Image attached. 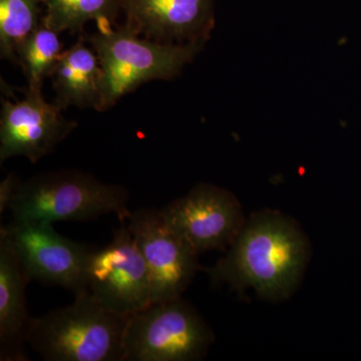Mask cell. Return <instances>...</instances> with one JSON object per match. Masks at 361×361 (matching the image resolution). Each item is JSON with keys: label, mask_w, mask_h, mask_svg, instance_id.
<instances>
[{"label": "cell", "mask_w": 361, "mask_h": 361, "mask_svg": "<svg viewBox=\"0 0 361 361\" xmlns=\"http://www.w3.org/2000/svg\"><path fill=\"white\" fill-rule=\"evenodd\" d=\"M310 255V240L295 221L262 210L245 221L209 275L213 284L240 292L252 288L262 298L282 300L300 283Z\"/></svg>", "instance_id": "1"}, {"label": "cell", "mask_w": 361, "mask_h": 361, "mask_svg": "<svg viewBox=\"0 0 361 361\" xmlns=\"http://www.w3.org/2000/svg\"><path fill=\"white\" fill-rule=\"evenodd\" d=\"M128 318L85 290L71 305L32 317L26 343L47 361H123Z\"/></svg>", "instance_id": "2"}, {"label": "cell", "mask_w": 361, "mask_h": 361, "mask_svg": "<svg viewBox=\"0 0 361 361\" xmlns=\"http://www.w3.org/2000/svg\"><path fill=\"white\" fill-rule=\"evenodd\" d=\"M129 194L118 185L106 184L78 171L42 173L20 182L9 210L13 222H89L115 214L130 219Z\"/></svg>", "instance_id": "3"}, {"label": "cell", "mask_w": 361, "mask_h": 361, "mask_svg": "<svg viewBox=\"0 0 361 361\" xmlns=\"http://www.w3.org/2000/svg\"><path fill=\"white\" fill-rule=\"evenodd\" d=\"M99 32L90 37L102 68L99 111L109 110L121 97L145 82L171 80L201 51V44H163L141 39L127 26L113 30L99 21Z\"/></svg>", "instance_id": "4"}, {"label": "cell", "mask_w": 361, "mask_h": 361, "mask_svg": "<svg viewBox=\"0 0 361 361\" xmlns=\"http://www.w3.org/2000/svg\"><path fill=\"white\" fill-rule=\"evenodd\" d=\"M215 341L198 311L182 298L151 303L129 316L123 361H195Z\"/></svg>", "instance_id": "5"}, {"label": "cell", "mask_w": 361, "mask_h": 361, "mask_svg": "<svg viewBox=\"0 0 361 361\" xmlns=\"http://www.w3.org/2000/svg\"><path fill=\"white\" fill-rule=\"evenodd\" d=\"M87 289L104 308L128 317L152 303L149 269L129 226H121L110 243L92 250Z\"/></svg>", "instance_id": "6"}, {"label": "cell", "mask_w": 361, "mask_h": 361, "mask_svg": "<svg viewBox=\"0 0 361 361\" xmlns=\"http://www.w3.org/2000/svg\"><path fill=\"white\" fill-rule=\"evenodd\" d=\"M128 221L149 269L152 303L182 296L200 269L198 254L171 227L161 210L140 209Z\"/></svg>", "instance_id": "7"}, {"label": "cell", "mask_w": 361, "mask_h": 361, "mask_svg": "<svg viewBox=\"0 0 361 361\" xmlns=\"http://www.w3.org/2000/svg\"><path fill=\"white\" fill-rule=\"evenodd\" d=\"M32 280L78 294L87 289V267L94 249L61 236L51 223L13 222L0 229Z\"/></svg>", "instance_id": "8"}, {"label": "cell", "mask_w": 361, "mask_h": 361, "mask_svg": "<svg viewBox=\"0 0 361 361\" xmlns=\"http://www.w3.org/2000/svg\"><path fill=\"white\" fill-rule=\"evenodd\" d=\"M161 211L171 227L198 255L225 250L246 221L235 195L206 183L197 185L186 196Z\"/></svg>", "instance_id": "9"}, {"label": "cell", "mask_w": 361, "mask_h": 361, "mask_svg": "<svg viewBox=\"0 0 361 361\" xmlns=\"http://www.w3.org/2000/svg\"><path fill=\"white\" fill-rule=\"evenodd\" d=\"M61 111L44 101L42 90L27 89L21 101L2 99L0 161L25 157L35 164L51 153L78 127Z\"/></svg>", "instance_id": "10"}, {"label": "cell", "mask_w": 361, "mask_h": 361, "mask_svg": "<svg viewBox=\"0 0 361 361\" xmlns=\"http://www.w3.org/2000/svg\"><path fill=\"white\" fill-rule=\"evenodd\" d=\"M125 25L163 44H201L214 27L212 0H121Z\"/></svg>", "instance_id": "11"}, {"label": "cell", "mask_w": 361, "mask_h": 361, "mask_svg": "<svg viewBox=\"0 0 361 361\" xmlns=\"http://www.w3.org/2000/svg\"><path fill=\"white\" fill-rule=\"evenodd\" d=\"M30 281L11 239L0 232V360H27L25 343L32 317L25 290Z\"/></svg>", "instance_id": "12"}, {"label": "cell", "mask_w": 361, "mask_h": 361, "mask_svg": "<svg viewBox=\"0 0 361 361\" xmlns=\"http://www.w3.org/2000/svg\"><path fill=\"white\" fill-rule=\"evenodd\" d=\"M56 104L63 110L68 106L92 108L99 111L102 102V68L96 52L80 40L63 51L52 71Z\"/></svg>", "instance_id": "13"}, {"label": "cell", "mask_w": 361, "mask_h": 361, "mask_svg": "<svg viewBox=\"0 0 361 361\" xmlns=\"http://www.w3.org/2000/svg\"><path fill=\"white\" fill-rule=\"evenodd\" d=\"M45 6L42 23L58 33L82 32L90 20L115 23L121 0H40Z\"/></svg>", "instance_id": "14"}, {"label": "cell", "mask_w": 361, "mask_h": 361, "mask_svg": "<svg viewBox=\"0 0 361 361\" xmlns=\"http://www.w3.org/2000/svg\"><path fill=\"white\" fill-rule=\"evenodd\" d=\"M58 35L40 21L18 49V63L27 80V89L42 90L44 78L51 77L63 52Z\"/></svg>", "instance_id": "15"}, {"label": "cell", "mask_w": 361, "mask_h": 361, "mask_svg": "<svg viewBox=\"0 0 361 361\" xmlns=\"http://www.w3.org/2000/svg\"><path fill=\"white\" fill-rule=\"evenodd\" d=\"M40 0H0V54L16 65L18 51L39 25Z\"/></svg>", "instance_id": "16"}, {"label": "cell", "mask_w": 361, "mask_h": 361, "mask_svg": "<svg viewBox=\"0 0 361 361\" xmlns=\"http://www.w3.org/2000/svg\"><path fill=\"white\" fill-rule=\"evenodd\" d=\"M20 180L14 174H8L0 183V214H4L7 209H11Z\"/></svg>", "instance_id": "17"}]
</instances>
